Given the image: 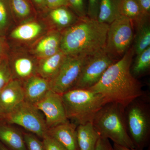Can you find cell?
Here are the masks:
<instances>
[{"label": "cell", "instance_id": "cell-4", "mask_svg": "<svg viewBox=\"0 0 150 150\" xmlns=\"http://www.w3.org/2000/svg\"><path fill=\"white\" fill-rule=\"evenodd\" d=\"M124 108L114 103H107L98 112L92 123L100 136L113 144L136 149L129 137L125 121Z\"/></svg>", "mask_w": 150, "mask_h": 150}, {"label": "cell", "instance_id": "cell-13", "mask_svg": "<svg viewBox=\"0 0 150 150\" xmlns=\"http://www.w3.org/2000/svg\"><path fill=\"white\" fill-rule=\"evenodd\" d=\"M62 32L51 29L30 45L28 51L38 60L53 56L61 51Z\"/></svg>", "mask_w": 150, "mask_h": 150}, {"label": "cell", "instance_id": "cell-17", "mask_svg": "<svg viewBox=\"0 0 150 150\" xmlns=\"http://www.w3.org/2000/svg\"><path fill=\"white\" fill-rule=\"evenodd\" d=\"M78 17L68 6H62L48 10L45 19L51 29L62 32L71 26L79 20Z\"/></svg>", "mask_w": 150, "mask_h": 150}, {"label": "cell", "instance_id": "cell-27", "mask_svg": "<svg viewBox=\"0 0 150 150\" xmlns=\"http://www.w3.org/2000/svg\"><path fill=\"white\" fill-rule=\"evenodd\" d=\"M27 150H45L43 142L36 135L30 132H23Z\"/></svg>", "mask_w": 150, "mask_h": 150}, {"label": "cell", "instance_id": "cell-22", "mask_svg": "<svg viewBox=\"0 0 150 150\" xmlns=\"http://www.w3.org/2000/svg\"><path fill=\"white\" fill-rule=\"evenodd\" d=\"M148 18L135 23L137 25V32L133 46L134 53L138 55L144 51L150 45V27Z\"/></svg>", "mask_w": 150, "mask_h": 150}, {"label": "cell", "instance_id": "cell-30", "mask_svg": "<svg viewBox=\"0 0 150 150\" xmlns=\"http://www.w3.org/2000/svg\"><path fill=\"white\" fill-rule=\"evenodd\" d=\"M42 139L45 150H67L59 142L48 134Z\"/></svg>", "mask_w": 150, "mask_h": 150}, {"label": "cell", "instance_id": "cell-23", "mask_svg": "<svg viewBox=\"0 0 150 150\" xmlns=\"http://www.w3.org/2000/svg\"><path fill=\"white\" fill-rule=\"evenodd\" d=\"M120 0H100L97 20L102 23L110 25L120 15Z\"/></svg>", "mask_w": 150, "mask_h": 150}, {"label": "cell", "instance_id": "cell-14", "mask_svg": "<svg viewBox=\"0 0 150 150\" xmlns=\"http://www.w3.org/2000/svg\"><path fill=\"white\" fill-rule=\"evenodd\" d=\"M23 101L22 83L12 79L0 91V113L2 118Z\"/></svg>", "mask_w": 150, "mask_h": 150}, {"label": "cell", "instance_id": "cell-25", "mask_svg": "<svg viewBox=\"0 0 150 150\" xmlns=\"http://www.w3.org/2000/svg\"><path fill=\"white\" fill-rule=\"evenodd\" d=\"M10 0H0V35L6 36L15 23Z\"/></svg>", "mask_w": 150, "mask_h": 150}, {"label": "cell", "instance_id": "cell-12", "mask_svg": "<svg viewBox=\"0 0 150 150\" xmlns=\"http://www.w3.org/2000/svg\"><path fill=\"white\" fill-rule=\"evenodd\" d=\"M51 29L45 20L35 17L17 25L10 31L9 38L17 43L31 45Z\"/></svg>", "mask_w": 150, "mask_h": 150}, {"label": "cell", "instance_id": "cell-3", "mask_svg": "<svg viewBox=\"0 0 150 150\" xmlns=\"http://www.w3.org/2000/svg\"><path fill=\"white\" fill-rule=\"evenodd\" d=\"M61 95L67 118L77 126L92 122L107 103L102 95L87 89L73 88Z\"/></svg>", "mask_w": 150, "mask_h": 150}, {"label": "cell", "instance_id": "cell-37", "mask_svg": "<svg viewBox=\"0 0 150 150\" xmlns=\"http://www.w3.org/2000/svg\"><path fill=\"white\" fill-rule=\"evenodd\" d=\"M113 147L114 150H143L137 149H130L114 144H113Z\"/></svg>", "mask_w": 150, "mask_h": 150}, {"label": "cell", "instance_id": "cell-6", "mask_svg": "<svg viewBox=\"0 0 150 150\" xmlns=\"http://www.w3.org/2000/svg\"><path fill=\"white\" fill-rule=\"evenodd\" d=\"M42 113L34 104L24 100L4 116L1 120L12 125L21 126L42 139L47 134L48 128Z\"/></svg>", "mask_w": 150, "mask_h": 150}, {"label": "cell", "instance_id": "cell-5", "mask_svg": "<svg viewBox=\"0 0 150 150\" xmlns=\"http://www.w3.org/2000/svg\"><path fill=\"white\" fill-rule=\"evenodd\" d=\"M144 96L134 100L124 109L128 134L139 150L146 146L150 136V105Z\"/></svg>", "mask_w": 150, "mask_h": 150}, {"label": "cell", "instance_id": "cell-16", "mask_svg": "<svg viewBox=\"0 0 150 150\" xmlns=\"http://www.w3.org/2000/svg\"><path fill=\"white\" fill-rule=\"evenodd\" d=\"M22 85L25 101L34 105L51 90L50 81L38 74L25 81Z\"/></svg>", "mask_w": 150, "mask_h": 150}, {"label": "cell", "instance_id": "cell-31", "mask_svg": "<svg viewBox=\"0 0 150 150\" xmlns=\"http://www.w3.org/2000/svg\"><path fill=\"white\" fill-rule=\"evenodd\" d=\"M100 0H88L87 16L92 19L97 20Z\"/></svg>", "mask_w": 150, "mask_h": 150}, {"label": "cell", "instance_id": "cell-34", "mask_svg": "<svg viewBox=\"0 0 150 150\" xmlns=\"http://www.w3.org/2000/svg\"><path fill=\"white\" fill-rule=\"evenodd\" d=\"M68 0H46L47 10L60 7L68 6Z\"/></svg>", "mask_w": 150, "mask_h": 150}, {"label": "cell", "instance_id": "cell-26", "mask_svg": "<svg viewBox=\"0 0 150 150\" xmlns=\"http://www.w3.org/2000/svg\"><path fill=\"white\" fill-rule=\"evenodd\" d=\"M150 68V46L137 55L131 71L132 75L137 78L149 71Z\"/></svg>", "mask_w": 150, "mask_h": 150}, {"label": "cell", "instance_id": "cell-1", "mask_svg": "<svg viewBox=\"0 0 150 150\" xmlns=\"http://www.w3.org/2000/svg\"><path fill=\"white\" fill-rule=\"evenodd\" d=\"M134 51L129 48L121 59L108 67L95 85L87 89L102 95L107 103L125 108L132 101L144 96L142 83L131 72Z\"/></svg>", "mask_w": 150, "mask_h": 150}, {"label": "cell", "instance_id": "cell-29", "mask_svg": "<svg viewBox=\"0 0 150 150\" xmlns=\"http://www.w3.org/2000/svg\"><path fill=\"white\" fill-rule=\"evenodd\" d=\"M68 7L79 18L87 16V7L84 0H68Z\"/></svg>", "mask_w": 150, "mask_h": 150}, {"label": "cell", "instance_id": "cell-35", "mask_svg": "<svg viewBox=\"0 0 150 150\" xmlns=\"http://www.w3.org/2000/svg\"><path fill=\"white\" fill-rule=\"evenodd\" d=\"M142 13L146 17H149L150 13V0H137Z\"/></svg>", "mask_w": 150, "mask_h": 150}, {"label": "cell", "instance_id": "cell-7", "mask_svg": "<svg viewBox=\"0 0 150 150\" xmlns=\"http://www.w3.org/2000/svg\"><path fill=\"white\" fill-rule=\"evenodd\" d=\"M133 21L120 15L109 25L105 50L114 59L123 56L134 40Z\"/></svg>", "mask_w": 150, "mask_h": 150}, {"label": "cell", "instance_id": "cell-18", "mask_svg": "<svg viewBox=\"0 0 150 150\" xmlns=\"http://www.w3.org/2000/svg\"><path fill=\"white\" fill-rule=\"evenodd\" d=\"M0 142L10 150H27L23 133L0 120Z\"/></svg>", "mask_w": 150, "mask_h": 150}, {"label": "cell", "instance_id": "cell-11", "mask_svg": "<svg viewBox=\"0 0 150 150\" xmlns=\"http://www.w3.org/2000/svg\"><path fill=\"white\" fill-rule=\"evenodd\" d=\"M34 105L43 113L48 129L68 120L62 95L51 90Z\"/></svg>", "mask_w": 150, "mask_h": 150}, {"label": "cell", "instance_id": "cell-19", "mask_svg": "<svg viewBox=\"0 0 150 150\" xmlns=\"http://www.w3.org/2000/svg\"><path fill=\"white\" fill-rule=\"evenodd\" d=\"M67 57L60 51L53 56L38 60L37 74L50 81L56 76Z\"/></svg>", "mask_w": 150, "mask_h": 150}, {"label": "cell", "instance_id": "cell-9", "mask_svg": "<svg viewBox=\"0 0 150 150\" xmlns=\"http://www.w3.org/2000/svg\"><path fill=\"white\" fill-rule=\"evenodd\" d=\"M115 62L105 49L89 56L73 88L88 89L93 86L101 79L108 67Z\"/></svg>", "mask_w": 150, "mask_h": 150}, {"label": "cell", "instance_id": "cell-21", "mask_svg": "<svg viewBox=\"0 0 150 150\" xmlns=\"http://www.w3.org/2000/svg\"><path fill=\"white\" fill-rule=\"evenodd\" d=\"M15 22L18 25L35 18L29 0H10Z\"/></svg>", "mask_w": 150, "mask_h": 150}, {"label": "cell", "instance_id": "cell-39", "mask_svg": "<svg viewBox=\"0 0 150 150\" xmlns=\"http://www.w3.org/2000/svg\"><path fill=\"white\" fill-rule=\"evenodd\" d=\"M2 118V115H1V113H0V120H1Z\"/></svg>", "mask_w": 150, "mask_h": 150}, {"label": "cell", "instance_id": "cell-20", "mask_svg": "<svg viewBox=\"0 0 150 150\" xmlns=\"http://www.w3.org/2000/svg\"><path fill=\"white\" fill-rule=\"evenodd\" d=\"M76 133L79 150L95 149L100 136L94 127L92 122L78 125Z\"/></svg>", "mask_w": 150, "mask_h": 150}, {"label": "cell", "instance_id": "cell-33", "mask_svg": "<svg viewBox=\"0 0 150 150\" xmlns=\"http://www.w3.org/2000/svg\"><path fill=\"white\" fill-rule=\"evenodd\" d=\"M95 150H114L108 139L100 137Z\"/></svg>", "mask_w": 150, "mask_h": 150}, {"label": "cell", "instance_id": "cell-2", "mask_svg": "<svg viewBox=\"0 0 150 150\" xmlns=\"http://www.w3.org/2000/svg\"><path fill=\"white\" fill-rule=\"evenodd\" d=\"M109 24L87 16L62 32L61 51L67 55L90 56L105 49Z\"/></svg>", "mask_w": 150, "mask_h": 150}, {"label": "cell", "instance_id": "cell-36", "mask_svg": "<svg viewBox=\"0 0 150 150\" xmlns=\"http://www.w3.org/2000/svg\"><path fill=\"white\" fill-rule=\"evenodd\" d=\"M34 6L40 11H45L47 10L46 0H30Z\"/></svg>", "mask_w": 150, "mask_h": 150}, {"label": "cell", "instance_id": "cell-15", "mask_svg": "<svg viewBox=\"0 0 150 150\" xmlns=\"http://www.w3.org/2000/svg\"><path fill=\"white\" fill-rule=\"evenodd\" d=\"M77 125L69 120L48 129L47 134L59 142L67 150H79Z\"/></svg>", "mask_w": 150, "mask_h": 150}, {"label": "cell", "instance_id": "cell-32", "mask_svg": "<svg viewBox=\"0 0 150 150\" xmlns=\"http://www.w3.org/2000/svg\"><path fill=\"white\" fill-rule=\"evenodd\" d=\"M10 47L6 36L0 35V63L8 56Z\"/></svg>", "mask_w": 150, "mask_h": 150}, {"label": "cell", "instance_id": "cell-24", "mask_svg": "<svg viewBox=\"0 0 150 150\" xmlns=\"http://www.w3.org/2000/svg\"><path fill=\"white\" fill-rule=\"evenodd\" d=\"M119 11L120 15L137 23L149 17L143 15L137 0H120Z\"/></svg>", "mask_w": 150, "mask_h": 150}, {"label": "cell", "instance_id": "cell-38", "mask_svg": "<svg viewBox=\"0 0 150 150\" xmlns=\"http://www.w3.org/2000/svg\"><path fill=\"white\" fill-rule=\"evenodd\" d=\"M0 150H10L0 142Z\"/></svg>", "mask_w": 150, "mask_h": 150}, {"label": "cell", "instance_id": "cell-10", "mask_svg": "<svg viewBox=\"0 0 150 150\" xmlns=\"http://www.w3.org/2000/svg\"><path fill=\"white\" fill-rule=\"evenodd\" d=\"M8 60L13 79L23 83L37 74L38 60L28 50L16 48L11 51L10 49Z\"/></svg>", "mask_w": 150, "mask_h": 150}, {"label": "cell", "instance_id": "cell-28", "mask_svg": "<svg viewBox=\"0 0 150 150\" xmlns=\"http://www.w3.org/2000/svg\"><path fill=\"white\" fill-rule=\"evenodd\" d=\"M12 79L8 57L0 63V91Z\"/></svg>", "mask_w": 150, "mask_h": 150}, {"label": "cell", "instance_id": "cell-8", "mask_svg": "<svg viewBox=\"0 0 150 150\" xmlns=\"http://www.w3.org/2000/svg\"><path fill=\"white\" fill-rule=\"evenodd\" d=\"M89 56H67L59 73L51 83V90L62 94L74 87Z\"/></svg>", "mask_w": 150, "mask_h": 150}]
</instances>
